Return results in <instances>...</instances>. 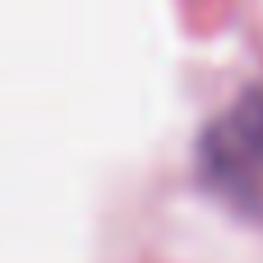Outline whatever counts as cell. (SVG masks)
Here are the masks:
<instances>
[{"mask_svg":"<svg viewBox=\"0 0 263 263\" xmlns=\"http://www.w3.org/2000/svg\"><path fill=\"white\" fill-rule=\"evenodd\" d=\"M199 176L245 213H263V88L240 92L199 139Z\"/></svg>","mask_w":263,"mask_h":263,"instance_id":"cell-1","label":"cell"}]
</instances>
